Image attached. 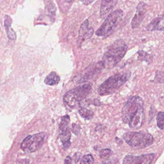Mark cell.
I'll use <instances>...</instances> for the list:
<instances>
[{"mask_svg":"<svg viewBox=\"0 0 164 164\" xmlns=\"http://www.w3.org/2000/svg\"><path fill=\"white\" fill-rule=\"evenodd\" d=\"M144 119V101L138 96L130 97L122 110L123 122L127 124L130 129L141 127Z\"/></svg>","mask_w":164,"mask_h":164,"instance_id":"obj_1","label":"cell"},{"mask_svg":"<svg viewBox=\"0 0 164 164\" xmlns=\"http://www.w3.org/2000/svg\"><path fill=\"white\" fill-rule=\"evenodd\" d=\"M128 50V46L123 39H118L109 46L102 58L104 68H114L123 59Z\"/></svg>","mask_w":164,"mask_h":164,"instance_id":"obj_2","label":"cell"},{"mask_svg":"<svg viewBox=\"0 0 164 164\" xmlns=\"http://www.w3.org/2000/svg\"><path fill=\"white\" fill-rule=\"evenodd\" d=\"M130 77V73H120L112 76L100 86L98 94L100 96H105L114 93L128 81Z\"/></svg>","mask_w":164,"mask_h":164,"instance_id":"obj_3","label":"cell"},{"mask_svg":"<svg viewBox=\"0 0 164 164\" xmlns=\"http://www.w3.org/2000/svg\"><path fill=\"white\" fill-rule=\"evenodd\" d=\"M92 91L89 84H83L69 91L63 97V102L70 108H75L86 99Z\"/></svg>","mask_w":164,"mask_h":164,"instance_id":"obj_4","label":"cell"},{"mask_svg":"<svg viewBox=\"0 0 164 164\" xmlns=\"http://www.w3.org/2000/svg\"><path fill=\"white\" fill-rule=\"evenodd\" d=\"M123 12L121 9L111 12L97 30L96 34L98 36L107 37L109 36L117 28L123 19Z\"/></svg>","mask_w":164,"mask_h":164,"instance_id":"obj_5","label":"cell"},{"mask_svg":"<svg viewBox=\"0 0 164 164\" xmlns=\"http://www.w3.org/2000/svg\"><path fill=\"white\" fill-rule=\"evenodd\" d=\"M127 144L133 148L141 149L152 145L153 137L149 133L137 132H128L123 136Z\"/></svg>","mask_w":164,"mask_h":164,"instance_id":"obj_6","label":"cell"},{"mask_svg":"<svg viewBox=\"0 0 164 164\" xmlns=\"http://www.w3.org/2000/svg\"><path fill=\"white\" fill-rule=\"evenodd\" d=\"M47 137L44 132L28 136L22 142L21 148L26 153L35 152L41 147Z\"/></svg>","mask_w":164,"mask_h":164,"instance_id":"obj_7","label":"cell"},{"mask_svg":"<svg viewBox=\"0 0 164 164\" xmlns=\"http://www.w3.org/2000/svg\"><path fill=\"white\" fill-rule=\"evenodd\" d=\"M70 117L68 115H65L61 118L59 124V137L63 147L66 149L71 145V129L70 127Z\"/></svg>","mask_w":164,"mask_h":164,"instance_id":"obj_8","label":"cell"},{"mask_svg":"<svg viewBox=\"0 0 164 164\" xmlns=\"http://www.w3.org/2000/svg\"><path fill=\"white\" fill-rule=\"evenodd\" d=\"M104 68L102 61L90 65L89 68L85 69V70L83 71L82 74L79 76L78 82H87L100 74Z\"/></svg>","mask_w":164,"mask_h":164,"instance_id":"obj_9","label":"cell"},{"mask_svg":"<svg viewBox=\"0 0 164 164\" xmlns=\"http://www.w3.org/2000/svg\"><path fill=\"white\" fill-rule=\"evenodd\" d=\"M147 11V6L143 1L140 2L137 6L136 11L131 22L132 29H136L141 24Z\"/></svg>","mask_w":164,"mask_h":164,"instance_id":"obj_10","label":"cell"},{"mask_svg":"<svg viewBox=\"0 0 164 164\" xmlns=\"http://www.w3.org/2000/svg\"><path fill=\"white\" fill-rule=\"evenodd\" d=\"M155 155L148 153L139 156H127L124 158L123 163L125 164H149L152 163Z\"/></svg>","mask_w":164,"mask_h":164,"instance_id":"obj_11","label":"cell"},{"mask_svg":"<svg viewBox=\"0 0 164 164\" xmlns=\"http://www.w3.org/2000/svg\"><path fill=\"white\" fill-rule=\"evenodd\" d=\"M118 0H102L100 8V15L102 18L111 12Z\"/></svg>","mask_w":164,"mask_h":164,"instance_id":"obj_12","label":"cell"},{"mask_svg":"<svg viewBox=\"0 0 164 164\" xmlns=\"http://www.w3.org/2000/svg\"><path fill=\"white\" fill-rule=\"evenodd\" d=\"M148 31H164V20L161 17H157L153 19L146 27Z\"/></svg>","mask_w":164,"mask_h":164,"instance_id":"obj_13","label":"cell"},{"mask_svg":"<svg viewBox=\"0 0 164 164\" xmlns=\"http://www.w3.org/2000/svg\"><path fill=\"white\" fill-rule=\"evenodd\" d=\"M93 29L92 28L88 29V21L86 20L81 26L79 33V39L83 41L84 39H88L91 37L93 34Z\"/></svg>","mask_w":164,"mask_h":164,"instance_id":"obj_14","label":"cell"},{"mask_svg":"<svg viewBox=\"0 0 164 164\" xmlns=\"http://www.w3.org/2000/svg\"><path fill=\"white\" fill-rule=\"evenodd\" d=\"M60 81V77L58 74L54 71L48 75L45 79L44 83L50 86H54L59 83Z\"/></svg>","mask_w":164,"mask_h":164,"instance_id":"obj_15","label":"cell"},{"mask_svg":"<svg viewBox=\"0 0 164 164\" xmlns=\"http://www.w3.org/2000/svg\"><path fill=\"white\" fill-rule=\"evenodd\" d=\"M78 112L83 118L86 120L91 119L94 116V113L86 108H81L79 110Z\"/></svg>","mask_w":164,"mask_h":164,"instance_id":"obj_16","label":"cell"},{"mask_svg":"<svg viewBox=\"0 0 164 164\" xmlns=\"http://www.w3.org/2000/svg\"><path fill=\"white\" fill-rule=\"evenodd\" d=\"M157 125L161 130L164 129V112H160L157 114L156 117Z\"/></svg>","mask_w":164,"mask_h":164,"instance_id":"obj_17","label":"cell"},{"mask_svg":"<svg viewBox=\"0 0 164 164\" xmlns=\"http://www.w3.org/2000/svg\"><path fill=\"white\" fill-rule=\"evenodd\" d=\"M4 27L6 29L8 38L12 40H15L16 38V33L14 30L11 27V25L4 26Z\"/></svg>","mask_w":164,"mask_h":164,"instance_id":"obj_18","label":"cell"},{"mask_svg":"<svg viewBox=\"0 0 164 164\" xmlns=\"http://www.w3.org/2000/svg\"><path fill=\"white\" fill-rule=\"evenodd\" d=\"M113 154L112 151L109 149H103L100 152V158L103 159H107Z\"/></svg>","mask_w":164,"mask_h":164,"instance_id":"obj_19","label":"cell"},{"mask_svg":"<svg viewBox=\"0 0 164 164\" xmlns=\"http://www.w3.org/2000/svg\"><path fill=\"white\" fill-rule=\"evenodd\" d=\"M94 161V159L91 155L88 154V155L83 156L82 157L80 163L81 164H92Z\"/></svg>","mask_w":164,"mask_h":164,"instance_id":"obj_20","label":"cell"},{"mask_svg":"<svg viewBox=\"0 0 164 164\" xmlns=\"http://www.w3.org/2000/svg\"><path fill=\"white\" fill-rule=\"evenodd\" d=\"M138 53L139 54V58H140L142 60H144V61H147V59H149V54L143 51H139Z\"/></svg>","mask_w":164,"mask_h":164,"instance_id":"obj_21","label":"cell"},{"mask_svg":"<svg viewBox=\"0 0 164 164\" xmlns=\"http://www.w3.org/2000/svg\"><path fill=\"white\" fill-rule=\"evenodd\" d=\"M80 130H81V127L79 125L75 123H73L72 124L71 130L73 133L75 134L76 135H78V134H79L80 132Z\"/></svg>","mask_w":164,"mask_h":164,"instance_id":"obj_22","label":"cell"},{"mask_svg":"<svg viewBox=\"0 0 164 164\" xmlns=\"http://www.w3.org/2000/svg\"><path fill=\"white\" fill-rule=\"evenodd\" d=\"M80 156H81V153H76L74 154L73 157V159L75 163H77L79 161L80 158Z\"/></svg>","mask_w":164,"mask_h":164,"instance_id":"obj_23","label":"cell"},{"mask_svg":"<svg viewBox=\"0 0 164 164\" xmlns=\"http://www.w3.org/2000/svg\"><path fill=\"white\" fill-rule=\"evenodd\" d=\"M73 160H71V158L69 156L66 157V159L64 160L65 164H71Z\"/></svg>","mask_w":164,"mask_h":164,"instance_id":"obj_24","label":"cell"},{"mask_svg":"<svg viewBox=\"0 0 164 164\" xmlns=\"http://www.w3.org/2000/svg\"><path fill=\"white\" fill-rule=\"evenodd\" d=\"M95 0H82V1L83 2V4L86 5L90 4L91 3H92Z\"/></svg>","mask_w":164,"mask_h":164,"instance_id":"obj_25","label":"cell"},{"mask_svg":"<svg viewBox=\"0 0 164 164\" xmlns=\"http://www.w3.org/2000/svg\"><path fill=\"white\" fill-rule=\"evenodd\" d=\"M64 1H67L68 3H71V1H74V0H64Z\"/></svg>","mask_w":164,"mask_h":164,"instance_id":"obj_26","label":"cell"}]
</instances>
